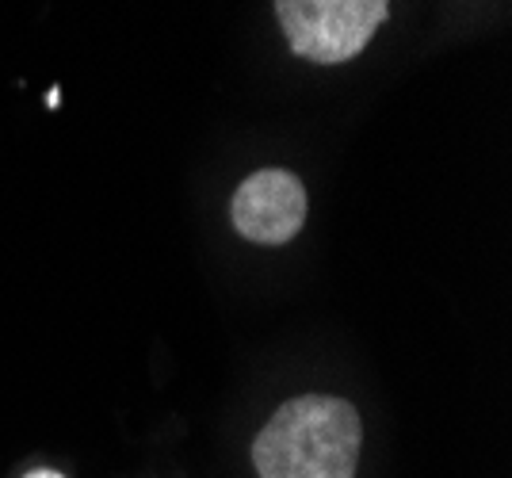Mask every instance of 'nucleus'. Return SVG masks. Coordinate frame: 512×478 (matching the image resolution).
<instances>
[{
	"label": "nucleus",
	"mask_w": 512,
	"mask_h": 478,
	"mask_svg": "<svg viewBox=\"0 0 512 478\" xmlns=\"http://www.w3.org/2000/svg\"><path fill=\"white\" fill-rule=\"evenodd\" d=\"M27 478H62V475H58V471H31Z\"/></svg>",
	"instance_id": "obj_4"
},
{
	"label": "nucleus",
	"mask_w": 512,
	"mask_h": 478,
	"mask_svg": "<svg viewBox=\"0 0 512 478\" xmlns=\"http://www.w3.org/2000/svg\"><path fill=\"white\" fill-rule=\"evenodd\" d=\"M386 8L390 0H276V16L291 50L318 66L356 58L375 39Z\"/></svg>",
	"instance_id": "obj_2"
},
{
	"label": "nucleus",
	"mask_w": 512,
	"mask_h": 478,
	"mask_svg": "<svg viewBox=\"0 0 512 478\" xmlns=\"http://www.w3.org/2000/svg\"><path fill=\"white\" fill-rule=\"evenodd\" d=\"M234 226L256 245H283L306 222V188L287 169H260L234 192Z\"/></svg>",
	"instance_id": "obj_3"
},
{
	"label": "nucleus",
	"mask_w": 512,
	"mask_h": 478,
	"mask_svg": "<svg viewBox=\"0 0 512 478\" xmlns=\"http://www.w3.org/2000/svg\"><path fill=\"white\" fill-rule=\"evenodd\" d=\"M360 413L333 394H302L272 413L253 444L260 478H352L360 463Z\"/></svg>",
	"instance_id": "obj_1"
}]
</instances>
